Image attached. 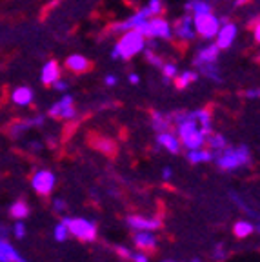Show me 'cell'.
Wrapping results in <instances>:
<instances>
[{"instance_id":"6da1fadb","label":"cell","mask_w":260,"mask_h":262,"mask_svg":"<svg viewBox=\"0 0 260 262\" xmlns=\"http://www.w3.org/2000/svg\"><path fill=\"white\" fill-rule=\"evenodd\" d=\"M177 133H179L180 144L186 147L187 151H189V149H199V147L206 146L207 135L200 129L199 122L193 119L191 111H187L186 119H184L182 122L177 124Z\"/></svg>"},{"instance_id":"7a4b0ae2","label":"cell","mask_w":260,"mask_h":262,"mask_svg":"<svg viewBox=\"0 0 260 262\" xmlns=\"http://www.w3.org/2000/svg\"><path fill=\"white\" fill-rule=\"evenodd\" d=\"M144 49H146V37L142 33H138L137 29H129V31L122 33V37L115 44L113 51H111V58L129 60L135 55L142 53Z\"/></svg>"},{"instance_id":"3957f363","label":"cell","mask_w":260,"mask_h":262,"mask_svg":"<svg viewBox=\"0 0 260 262\" xmlns=\"http://www.w3.org/2000/svg\"><path fill=\"white\" fill-rule=\"evenodd\" d=\"M215 162L224 171H235V169L249 166L251 153L246 146H226L220 153L215 155Z\"/></svg>"},{"instance_id":"277c9868","label":"cell","mask_w":260,"mask_h":262,"mask_svg":"<svg viewBox=\"0 0 260 262\" xmlns=\"http://www.w3.org/2000/svg\"><path fill=\"white\" fill-rule=\"evenodd\" d=\"M138 33H142L146 38H162V40H171L173 38V28L167 22V18L160 16H151V20H146L142 24H138Z\"/></svg>"},{"instance_id":"5b68a950","label":"cell","mask_w":260,"mask_h":262,"mask_svg":"<svg viewBox=\"0 0 260 262\" xmlns=\"http://www.w3.org/2000/svg\"><path fill=\"white\" fill-rule=\"evenodd\" d=\"M66 226L69 229V235L80 238L84 242H91L97 238V224L90 219L82 217H64L62 219Z\"/></svg>"},{"instance_id":"8992f818","label":"cell","mask_w":260,"mask_h":262,"mask_svg":"<svg viewBox=\"0 0 260 262\" xmlns=\"http://www.w3.org/2000/svg\"><path fill=\"white\" fill-rule=\"evenodd\" d=\"M193 24H195V31L199 33L200 37L209 40V38H215V35L220 29V20L219 16L211 13H206V15H195L193 16Z\"/></svg>"},{"instance_id":"52a82bcc","label":"cell","mask_w":260,"mask_h":262,"mask_svg":"<svg viewBox=\"0 0 260 262\" xmlns=\"http://www.w3.org/2000/svg\"><path fill=\"white\" fill-rule=\"evenodd\" d=\"M55 186H57V177L49 169H38L31 177V188L42 196H48L49 193H53Z\"/></svg>"},{"instance_id":"ba28073f","label":"cell","mask_w":260,"mask_h":262,"mask_svg":"<svg viewBox=\"0 0 260 262\" xmlns=\"http://www.w3.org/2000/svg\"><path fill=\"white\" fill-rule=\"evenodd\" d=\"M73 97L71 95H64V97L58 100V102H55L53 106L49 107L48 115L51 117V119H57V120H71L77 117V110H75L73 106Z\"/></svg>"},{"instance_id":"9c48e42d","label":"cell","mask_w":260,"mask_h":262,"mask_svg":"<svg viewBox=\"0 0 260 262\" xmlns=\"http://www.w3.org/2000/svg\"><path fill=\"white\" fill-rule=\"evenodd\" d=\"M171 28H173V35L177 37V40H180L182 44H189L195 38V24H193V18L189 13L177 18L175 24L171 26Z\"/></svg>"},{"instance_id":"30bf717a","label":"cell","mask_w":260,"mask_h":262,"mask_svg":"<svg viewBox=\"0 0 260 262\" xmlns=\"http://www.w3.org/2000/svg\"><path fill=\"white\" fill-rule=\"evenodd\" d=\"M222 20H224V24L220 26L219 33L215 35V38H216L215 44L220 48V51L231 48L233 42H235V38H236V33H239V28H236V24L229 22L228 18H222Z\"/></svg>"},{"instance_id":"8fae6325","label":"cell","mask_w":260,"mask_h":262,"mask_svg":"<svg viewBox=\"0 0 260 262\" xmlns=\"http://www.w3.org/2000/svg\"><path fill=\"white\" fill-rule=\"evenodd\" d=\"M127 226L137 231H155L162 226L160 217H142V215H129L126 219Z\"/></svg>"},{"instance_id":"7c38bea8","label":"cell","mask_w":260,"mask_h":262,"mask_svg":"<svg viewBox=\"0 0 260 262\" xmlns=\"http://www.w3.org/2000/svg\"><path fill=\"white\" fill-rule=\"evenodd\" d=\"M66 70L73 75H84L93 70V62L85 58L84 55H69L66 58Z\"/></svg>"},{"instance_id":"4fadbf2b","label":"cell","mask_w":260,"mask_h":262,"mask_svg":"<svg viewBox=\"0 0 260 262\" xmlns=\"http://www.w3.org/2000/svg\"><path fill=\"white\" fill-rule=\"evenodd\" d=\"M219 55H220V48L216 44H207L206 48H200L197 51L195 58H193V64L199 68L202 64H213V62L219 60Z\"/></svg>"},{"instance_id":"5bb4252c","label":"cell","mask_w":260,"mask_h":262,"mask_svg":"<svg viewBox=\"0 0 260 262\" xmlns=\"http://www.w3.org/2000/svg\"><path fill=\"white\" fill-rule=\"evenodd\" d=\"M157 144H159V146H162L164 149H167L171 155H177V153H180V147H182L179 135H173L169 129L157 133Z\"/></svg>"},{"instance_id":"9a60e30c","label":"cell","mask_w":260,"mask_h":262,"mask_svg":"<svg viewBox=\"0 0 260 262\" xmlns=\"http://www.w3.org/2000/svg\"><path fill=\"white\" fill-rule=\"evenodd\" d=\"M133 242L142 251H153L157 248V237L153 235V231H137Z\"/></svg>"},{"instance_id":"2e32d148","label":"cell","mask_w":260,"mask_h":262,"mask_svg":"<svg viewBox=\"0 0 260 262\" xmlns=\"http://www.w3.org/2000/svg\"><path fill=\"white\" fill-rule=\"evenodd\" d=\"M60 78V66L57 60H49L48 64L42 68V84L44 86H53V82H57Z\"/></svg>"},{"instance_id":"e0dca14e","label":"cell","mask_w":260,"mask_h":262,"mask_svg":"<svg viewBox=\"0 0 260 262\" xmlns=\"http://www.w3.org/2000/svg\"><path fill=\"white\" fill-rule=\"evenodd\" d=\"M151 124H153V129L157 131V133H160V131H167L171 127V124H173V120H171V113H162V111H153L151 113Z\"/></svg>"},{"instance_id":"ac0fdd59","label":"cell","mask_w":260,"mask_h":262,"mask_svg":"<svg viewBox=\"0 0 260 262\" xmlns=\"http://www.w3.org/2000/svg\"><path fill=\"white\" fill-rule=\"evenodd\" d=\"M0 255H2V260L4 262H28L18 255V251L6 238H0Z\"/></svg>"},{"instance_id":"d6986e66","label":"cell","mask_w":260,"mask_h":262,"mask_svg":"<svg viewBox=\"0 0 260 262\" xmlns=\"http://www.w3.org/2000/svg\"><path fill=\"white\" fill-rule=\"evenodd\" d=\"M11 100L16 104V106H28V104L33 102V90L31 88H26V86L16 88V90H13Z\"/></svg>"},{"instance_id":"ffe728a7","label":"cell","mask_w":260,"mask_h":262,"mask_svg":"<svg viewBox=\"0 0 260 262\" xmlns=\"http://www.w3.org/2000/svg\"><path fill=\"white\" fill-rule=\"evenodd\" d=\"M187 160L191 164H204V162H209V160H215V155H213L211 149L199 147V149H189L187 151Z\"/></svg>"},{"instance_id":"44dd1931","label":"cell","mask_w":260,"mask_h":262,"mask_svg":"<svg viewBox=\"0 0 260 262\" xmlns=\"http://www.w3.org/2000/svg\"><path fill=\"white\" fill-rule=\"evenodd\" d=\"M44 122V117H35V119H28V120H18V122L13 126L11 129V135L13 137H20L24 131H28L29 127L33 126H40V124Z\"/></svg>"},{"instance_id":"7402d4cb","label":"cell","mask_w":260,"mask_h":262,"mask_svg":"<svg viewBox=\"0 0 260 262\" xmlns=\"http://www.w3.org/2000/svg\"><path fill=\"white\" fill-rule=\"evenodd\" d=\"M197 78H199V73H195V71H182L180 75H177L173 80H175V88L180 91L187 90V88L191 86L193 82H197Z\"/></svg>"},{"instance_id":"603a6c76","label":"cell","mask_w":260,"mask_h":262,"mask_svg":"<svg viewBox=\"0 0 260 262\" xmlns=\"http://www.w3.org/2000/svg\"><path fill=\"white\" fill-rule=\"evenodd\" d=\"M206 144L209 146V149L213 151V155H216V153H220L224 147L228 146V140H226V137L224 135H220V133H211V135L207 137Z\"/></svg>"},{"instance_id":"cb8c5ba5","label":"cell","mask_w":260,"mask_h":262,"mask_svg":"<svg viewBox=\"0 0 260 262\" xmlns=\"http://www.w3.org/2000/svg\"><path fill=\"white\" fill-rule=\"evenodd\" d=\"M9 215H11L15 221H24V219L29 217V206L26 204L24 201L13 202L11 208H9Z\"/></svg>"},{"instance_id":"d4e9b609","label":"cell","mask_w":260,"mask_h":262,"mask_svg":"<svg viewBox=\"0 0 260 262\" xmlns=\"http://www.w3.org/2000/svg\"><path fill=\"white\" fill-rule=\"evenodd\" d=\"M186 11L187 13H193L195 15H206V13H211V4L206 2V0H197V2H187L186 4Z\"/></svg>"},{"instance_id":"484cf974","label":"cell","mask_w":260,"mask_h":262,"mask_svg":"<svg viewBox=\"0 0 260 262\" xmlns=\"http://www.w3.org/2000/svg\"><path fill=\"white\" fill-rule=\"evenodd\" d=\"M199 73L202 75V77H207L209 80H213V82L222 80V78H220V70H219V66H216V62H213V64L199 66Z\"/></svg>"},{"instance_id":"4316f807","label":"cell","mask_w":260,"mask_h":262,"mask_svg":"<svg viewBox=\"0 0 260 262\" xmlns=\"http://www.w3.org/2000/svg\"><path fill=\"white\" fill-rule=\"evenodd\" d=\"M255 231V226L251 224L249 221H239L235 226H233V235L236 238H246Z\"/></svg>"},{"instance_id":"83f0119b","label":"cell","mask_w":260,"mask_h":262,"mask_svg":"<svg viewBox=\"0 0 260 262\" xmlns=\"http://www.w3.org/2000/svg\"><path fill=\"white\" fill-rule=\"evenodd\" d=\"M164 9H166V6H164V0H149L146 6V11L147 15L151 16H160L164 13Z\"/></svg>"},{"instance_id":"f1b7e54d","label":"cell","mask_w":260,"mask_h":262,"mask_svg":"<svg viewBox=\"0 0 260 262\" xmlns=\"http://www.w3.org/2000/svg\"><path fill=\"white\" fill-rule=\"evenodd\" d=\"M53 237H55V241H57V242L68 241V237H69V229H68V226H66L62 221L58 222L57 226H55V229H53Z\"/></svg>"},{"instance_id":"f546056e","label":"cell","mask_w":260,"mask_h":262,"mask_svg":"<svg viewBox=\"0 0 260 262\" xmlns=\"http://www.w3.org/2000/svg\"><path fill=\"white\" fill-rule=\"evenodd\" d=\"M162 75H164V80L169 82L173 80V78L179 75V70H177V64H173V62H166V64H162Z\"/></svg>"},{"instance_id":"4dcf8cb0","label":"cell","mask_w":260,"mask_h":262,"mask_svg":"<svg viewBox=\"0 0 260 262\" xmlns=\"http://www.w3.org/2000/svg\"><path fill=\"white\" fill-rule=\"evenodd\" d=\"M144 57H146V60L149 62L151 66H157V68H162V64H164V60H162V57H159V55L155 53L153 49H144Z\"/></svg>"},{"instance_id":"1f68e13d","label":"cell","mask_w":260,"mask_h":262,"mask_svg":"<svg viewBox=\"0 0 260 262\" xmlns=\"http://www.w3.org/2000/svg\"><path fill=\"white\" fill-rule=\"evenodd\" d=\"M13 235H15L16 238H24L26 237V226L24 222L16 221L15 226H13Z\"/></svg>"},{"instance_id":"d6a6232c","label":"cell","mask_w":260,"mask_h":262,"mask_svg":"<svg viewBox=\"0 0 260 262\" xmlns=\"http://www.w3.org/2000/svg\"><path fill=\"white\" fill-rule=\"evenodd\" d=\"M213 258H215L216 262H222L224 258H226V251H224V246H215V251H213Z\"/></svg>"},{"instance_id":"836d02e7","label":"cell","mask_w":260,"mask_h":262,"mask_svg":"<svg viewBox=\"0 0 260 262\" xmlns=\"http://www.w3.org/2000/svg\"><path fill=\"white\" fill-rule=\"evenodd\" d=\"M129 260L131 262H149V257H147L146 253H142V251H137V253L131 255Z\"/></svg>"},{"instance_id":"e575fe53","label":"cell","mask_w":260,"mask_h":262,"mask_svg":"<svg viewBox=\"0 0 260 262\" xmlns=\"http://www.w3.org/2000/svg\"><path fill=\"white\" fill-rule=\"evenodd\" d=\"M251 31H253V38H255L256 44H260V18L255 22V24H251Z\"/></svg>"},{"instance_id":"d590c367","label":"cell","mask_w":260,"mask_h":262,"mask_svg":"<svg viewBox=\"0 0 260 262\" xmlns=\"http://www.w3.org/2000/svg\"><path fill=\"white\" fill-rule=\"evenodd\" d=\"M115 250H117V253L120 255V257L127 258V260H129V258H131V255H133V251H129V250H127V248H124V246H117V248H115Z\"/></svg>"},{"instance_id":"8d00e7d4","label":"cell","mask_w":260,"mask_h":262,"mask_svg":"<svg viewBox=\"0 0 260 262\" xmlns=\"http://www.w3.org/2000/svg\"><path fill=\"white\" fill-rule=\"evenodd\" d=\"M53 88H55V91H68L69 84H68V82H64V80H60V78H58L57 82H53Z\"/></svg>"},{"instance_id":"74e56055","label":"cell","mask_w":260,"mask_h":262,"mask_svg":"<svg viewBox=\"0 0 260 262\" xmlns=\"http://www.w3.org/2000/svg\"><path fill=\"white\" fill-rule=\"evenodd\" d=\"M53 206H55V211H64L66 209V202L62 201V199H57V201L53 202Z\"/></svg>"},{"instance_id":"f35d334b","label":"cell","mask_w":260,"mask_h":262,"mask_svg":"<svg viewBox=\"0 0 260 262\" xmlns=\"http://www.w3.org/2000/svg\"><path fill=\"white\" fill-rule=\"evenodd\" d=\"M104 82H106V86H115L118 82V78L115 77V75H107V77L104 78Z\"/></svg>"},{"instance_id":"ab89813d","label":"cell","mask_w":260,"mask_h":262,"mask_svg":"<svg viewBox=\"0 0 260 262\" xmlns=\"http://www.w3.org/2000/svg\"><path fill=\"white\" fill-rule=\"evenodd\" d=\"M246 97L248 98H260V90H248L246 91Z\"/></svg>"},{"instance_id":"60d3db41","label":"cell","mask_w":260,"mask_h":262,"mask_svg":"<svg viewBox=\"0 0 260 262\" xmlns=\"http://www.w3.org/2000/svg\"><path fill=\"white\" fill-rule=\"evenodd\" d=\"M171 177H173V169H171V168H164L162 169V179L164 180H169Z\"/></svg>"},{"instance_id":"b9f144b4","label":"cell","mask_w":260,"mask_h":262,"mask_svg":"<svg viewBox=\"0 0 260 262\" xmlns=\"http://www.w3.org/2000/svg\"><path fill=\"white\" fill-rule=\"evenodd\" d=\"M127 80H129V84H138V82H140V77H138L137 73H129L127 75Z\"/></svg>"},{"instance_id":"7bdbcfd3","label":"cell","mask_w":260,"mask_h":262,"mask_svg":"<svg viewBox=\"0 0 260 262\" xmlns=\"http://www.w3.org/2000/svg\"><path fill=\"white\" fill-rule=\"evenodd\" d=\"M236 6H244V4H249V0H235Z\"/></svg>"},{"instance_id":"ee69618b","label":"cell","mask_w":260,"mask_h":262,"mask_svg":"<svg viewBox=\"0 0 260 262\" xmlns=\"http://www.w3.org/2000/svg\"><path fill=\"white\" fill-rule=\"evenodd\" d=\"M255 231H258V233H260V224H258V226H255Z\"/></svg>"},{"instance_id":"f6af8a7d","label":"cell","mask_w":260,"mask_h":262,"mask_svg":"<svg viewBox=\"0 0 260 262\" xmlns=\"http://www.w3.org/2000/svg\"><path fill=\"white\" fill-rule=\"evenodd\" d=\"M191 262H202V260H200V258H193Z\"/></svg>"},{"instance_id":"bcb514c9","label":"cell","mask_w":260,"mask_h":262,"mask_svg":"<svg viewBox=\"0 0 260 262\" xmlns=\"http://www.w3.org/2000/svg\"><path fill=\"white\" fill-rule=\"evenodd\" d=\"M162 262H177V260H162Z\"/></svg>"},{"instance_id":"7dc6e473","label":"cell","mask_w":260,"mask_h":262,"mask_svg":"<svg viewBox=\"0 0 260 262\" xmlns=\"http://www.w3.org/2000/svg\"><path fill=\"white\" fill-rule=\"evenodd\" d=\"M256 62H260V55H258V57H256Z\"/></svg>"},{"instance_id":"c3c4849f","label":"cell","mask_w":260,"mask_h":262,"mask_svg":"<svg viewBox=\"0 0 260 262\" xmlns=\"http://www.w3.org/2000/svg\"><path fill=\"white\" fill-rule=\"evenodd\" d=\"M0 262H4V260H2V255H0Z\"/></svg>"},{"instance_id":"681fc988","label":"cell","mask_w":260,"mask_h":262,"mask_svg":"<svg viewBox=\"0 0 260 262\" xmlns=\"http://www.w3.org/2000/svg\"><path fill=\"white\" fill-rule=\"evenodd\" d=\"M189 2H197V0H189Z\"/></svg>"}]
</instances>
